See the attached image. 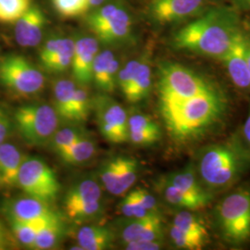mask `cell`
<instances>
[{
    "mask_svg": "<svg viewBox=\"0 0 250 250\" xmlns=\"http://www.w3.org/2000/svg\"><path fill=\"white\" fill-rule=\"evenodd\" d=\"M228 99L222 89L187 99H160L161 115L170 135L188 142L206 135L228 113Z\"/></svg>",
    "mask_w": 250,
    "mask_h": 250,
    "instance_id": "1",
    "label": "cell"
},
{
    "mask_svg": "<svg viewBox=\"0 0 250 250\" xmlns=\"http://www.w3.org/2000/svg\"><path fill=\"white\" fill-rule=\"evenodd\" d=\"M239 24V15L233 8L207 9L179 29L172 36V46L220 60L241 31Z\"/></svg>",
    "mask_w": 250,
    "mask_h": 250,
    "instance_id": "2",
    "label": "cell"
},
{
    "mask_svg": "<svg viewBox=\"0 0 250 250\" xmlns=\"http://www.w3.org/2000/svg\"><path fill=\"white\" fill-rule=\"evenodd\" d=\"M198 178L212 194L233 187L250 170V147L238 136L203 147L195 164Z\"/></svg>",
    "mask_w": 250,
    "mask_h": 250,
    "instance_id": "3",
    "label": "cell"
},
{
    "mask_svg": "<svg viewBox=\"0 0 250 250\" xmlns=\"http://www.w3.org/2000/svg\"><path fill=\"white\" fill-rule=\"evenodd\" d=\"M216 222L224 241L234 247L250 241V187L224 197L215 208Z\"/></svg>",
    "mask_w": 250,
    "mask_h": 250,
    "instance_id": "4",
    "label": "cell"
},
{
    "mask_svg": "<svg viewBox=\"0 0 250 250\" xmlns=\"http://www.w3.org/2000/svg\"><path fill=\"white\" fill-rule=\"evenodd\" d=\"M160 99H187L221 89L212 81L175 62H163L158 70Z\"/></svg>",
    "mask_w": 250,
    "mask_h": 250,
    "instance_id": "5",
    "label": "cell"
},
{
    "mask_svg": "<svg viewBox=\"0 0 250 250\" xmlns=\"http://www.w3.org/2000/svg\"><path fill=\"white\" fill-rule=\"evenodd\" d=\"M13 120L21 138L28 145L44 146L50 143L61 119L52 106L30 103L18 107Z\"/></svg>",
    "mask_w": 250,
    "mask_h": 250,
    "instance_id": "6",
    "label": "cell"
},
{
    "mask_svg": "<svg viewBox=\"0 0 250 250\" xmlns=\"http://www.w3.org/2000/svg\"><path fill=\"white\" fill-rule=\"evenodd\" d=\"M0 83L18 97L39 94L45 86V76L26 58L9 55L0 62Z\"/></svg>",
    "mask_w": 250,
    "mask_h": 250,
    "instance_id": "7",
    "label": "cell"
},
{
    "mask_svg": "<svg viewBox=\"0 0 250 250\" xmlns=\"http://www.w3.org/2000/svg\"><path fill=\"white\" fill-rule=\"evenodd\" d=\"M17 187L27 196L51 203L59 196L61 185L53 169L42 159L25 158L19 171Z\"/></svg>",
    "mask_w": 250,
    "mask_h": 250,
    "instance_id": "8",
    "label": "cell"
},
{
    "mask_svg": "<svg viewBox=\"0 0 250 250\" xmlns=\"http://www.w3.org/2000/svg\"><path fill=\"white\" fill-rule=\"evenodd\" d=\"M99 132L111 144L128 142V116L124 107L106 95L93 99V109Z\"/></svg>",
    "mask_w": 250,
    "mask_h": 250,
    "instance_id": "9",
    "label": "cell"
},
{
    "mask_svg": "<svg viewBox=\"0 0 250 250\" xmlns=\"http://www.w3.org/2000/svg\"><path fill=\"white\" fill-rule=\"evenodd\" d=\"M138 168V161L132 157L111 159L101 170V182L110 194L121 196L133 187L137 179Z\"/></svg>",
    "mask_w": 250,
    "mask_h": 250,
    "instance_id": "10",
    "label": "cell"
},
{
    "mask_svg": "<svg viewBox=\"0 0 250 250\" xmlns=\"http://www.w3.org/2000/svg\"><path fill=\"white\" fill-rule=\"evenodd\" d=\"M205 0H152L149 13L161 24L197 18L205 9Z\"/></svg>",
    "mask_w": 250,
    "mask_h": 250,
    "instance_id": "11",
    "label": "cell"
},
{
    "mask_svg": "<svg viewBox=\"0 0 250 250\" xmlns=\"http://www.w3.org/2000/svg\"><path fill=\"white\" fill-rule=\"evenodd\" d=\"M248 38L241 31L236 35L228 51L220 59L234 85L250 88V70L248 61Z\"/></svg>",
    "mask_w": 250,
    "mask_h": 250,
    "instance_id": "12",
    "label": "cell"
},
{
    "mask_svg": "<svg viewBox=\"0 0 250 250\" xmlns=\"http://www.w3.org/2000/svg\"><path fill=\"white\" fill-rule=\"evenodd\" d=\"M4 211L9 220L24 223L45 222L59 216L48 203L29 196L9 200L5 204Z\"/></svg>",
    "mask_w": 250,
    "mask_h": 250,
    "instance_id": "13",
    "label": "cell"
},
{
    "mask_svg": "<svg viewBox=\"0 0 250 250\" xmlns=\"http://www.w3.org/2000/svg\"><path fill=\"white\" fill-rule=\"evenodd\" d=\"M99 53L97 38L83 36L74 41L72 57V74L79 85H87L93 82V65Z\"/></svg>",
    "mask_w": 250,
    "mask_h": 250,
    "instance_id": "14",
    "label": "cell"
},
{
    "mask_svg": "<svg viewBox=\"0 0 250 250\" xmlns=\"http://www.w3.org/2000/svg\"><path fill=\"white\" fill-rule=\"evenodd\" d=\"M14 23L15 40L21 46L34 47L41 42L46 19L43 10L38 6L32 5Z\"/></svg>",
    "mask_w": 250,
    "mask_h": 250,
    "instance_id": "15",
    "label": "cell"
},
{
    "mask_svg": "<svg viewBox=\"0 0 250 250\" xmlns=\"http://www.w3.org/2000/svg\"><path fill=\"white\" fill-rule=\"evenodd\" d=\"M172 186L178 188L188 197L197 202L201 208L209 205L214 198V194L207 190L198 178L194 163L176 172L170 173L164 179Z\"/></svg>",
    "mask_w": 250,
    "mask_h": 250,
    "instance_id": "16",
    "label": "cell"
},
{
    "mask_svg": "<svg viewBox=\"0 0 250 250\" xmlns=\"http://www.w3.org/2000/svg\"><path fill=\"white\" fill-rule=\"evenodd\" d=\"M92 33L101 42L107 44L123 43L132 38L133 21L126 9L119 7L111 18Z\"/></svg>",
    "mask_w": 250,
    "mask_h": 250,
    "instance_id": "17",
    "label": "cell"
},
{
    "mask_svg": "<svg viewBox=\"0 0 250 250\" xmlns=\"http://www.w3.org/2000/svg\"><path fill=\"white\" fill-rule=\"evenodd\" d=\"M124 243L139 240H163V226L159 213L133 219L122 232Z\"/></svg>",
    "mask_w": 250,
    "mask_h": 250,
    "instance_id": "18",
    "label": "cell"
},
{
    "mask_svg": "<svg viewBox=\"0 0 250 250\" xmlns=\"http://www.w3.org/2000/svg\"><path fill=\"white\" fill-rule=\"evenodd\" d=\"M119 62L110 50L99 52L93 65V82L104 93L113 92L117 85Z\"/></svg>",
    "mask_w": 250,
    "mask_h": 250,
    "instance_id": "19",
    "label": "cell"
},
{
    "mask_svg": "<svg viewBox=\"0 0 250 250\" xmlns=\"http://www.w3.org/2000/svg\"><path fill=\"white\" fill-rule=\"evenodd\" d=\"M25 156L13 144L0 145V180L7 188H16L19 171Z\"/></svg>",
    "mask_w": 250,
    "mask_h": 250,
    "instance_id": "20",
    "label": "cell"
},
{
    "mask_svg": "<svg viewBox=\"0 0 250 250\" xmlns=\"http://www.w3.org/2000/svg\"><path fill=\"white\" fill-rule=\"evenodd\" d=\"M102 197V191L99 183L93 178H86L72 186L64 198V208L99 201Z\"/></svg>",
    "mask_w": 250,
    "mask_h": 250,
    "instance_id": "21",
    "label": "cell"
},
{
    "mask_svg": "<svg viewBox=\"0 0 250 250\" xmlns=\"http://www.w3.org/2000/svg\"><path fill=\"white\" fill-rule=\"evenodd\" d=\"M151 85V66L148 57L146 55L142 57L133 83L130 88L125 93V97L129 102L132 103L142 101L148 97Z\"/></svg>",
    "mask_w": 250,
    "mask_h": 250,
    "instance_id": "22",
    "label": "cell"
},
{
    "mask_svg": "<svg viewBox=\"0 0 250 250\" xmlns=\"http://www.w3.org/2000/svg\"><path fill=\"white\" fill-rule=\"evenodd\" d=\"M76 239L83 250H107L113 241V235L103 226H84L76 234Z\"/></svg>",
    "mask_w": 250,
    "mask_h": 250,
    "instance_id": "23",
    "label": "cell"
},
{
    "mask_svg": "<svg viewBox=\"0 0 250 250\" xmlns=\"http://www.w3.org/2000/svg\"><path fill=\"white\" fill-rule=\"evenodd\" d=\"M76 88L74 82L60 79L53 84V107L61 120L71 123L73 94Z\"/></svg>",
    "mask_w": 250,
    "mask_h": 250,
    "instance_id": "24",
    "label": "cell"
},
{
    "mask_svg": "<svg viewBox=\"0 0 250 250\" xmlns=\"http://www.w3.org/2000/svg\"><path fill=\"white\" fill-rule=\"evenodd\" d=\"M64 225L61 217H56L43 224L37 231L34 250H51L62 240Z\"/></svg>",
    "mask_w": 250,
    "mask_h": 250,
    "instance_id": "25",
    "label": "cell"
},
{
    "mask_svg": "<svg viewBox=\"0 0 250 250\" xmlns=\"http://www.w3.org/2000/svg\"><path fill=\"white\" fill-rule=\"evenodd\" d=\"M96 151L95 141L87 135H84L61 154L60 158L66 164L77 166L90 161Z\"/></svg>",
    "mask_w": 250,
    "mask_h": 250,
    "instance_id": "26",
    "label": "cell"
},
{
    "mask_svg": "<svg viewBox=\"0 0 250 250\" xmlns=\"http://www.w3.org/2000/svg\"><path fill=\"white\" fill-rule=\"evenodd\" d=\"M193 211L194 210L188 209L179 211L173 218L172 225L176 226L177 228L185 232L195 234L197 236L208 240V231L204 220L199 215L194 213Z\"/></svg>",
    "mask_w": 250,
    "mask_h": 250,
    "instance_id": "27",
    "label": "cell"
},
{
    "mask_svg": "<svg viewBox=\"0 0 250 250\" xmlns=\"http://www.w3.org/2000/svg\"><path fill=\"white\" fill-rule=\"evenodd\" d=\"M93 109V99L83 85L76 86L72 104L71 123L78 125L86 122Z\"/></svg>",
    "mask_w": 250,
    "mask_h": 250,
    "instance_id": "28",
    "label": "cell"
},
{
    "mask_svg": "<svg viewBox=\"0 0 250 250\" xmlns=\"http://www.w3.org/2000/svg\"><path fill=\"white\" fill-rule=\"evenodd\" d=\"M84 135H86L85 131L78 126L64 127L56 131L49 145L52 150L60 156Z\"/></svg>",
    "mask_w": 250,
    "mask_h": 250,
    "instance_id": "29",
    "label": "cell"
},
{
    "mask_svg": "<svg viewBox=\"0 0 250 250\" xmlns=\"http://www.w3.org/2000/svg\"><path fill=\"white\" fill-rule=\"evenodd\" d=\"M161 191L165 201L169 205L181 209H188V210H197L201 208V207L194 199L185 195L183 192L179 190L178 188L172 186L166 180H163V183L161 186Z\"/></svg>",
    "mask_w": 250,
    "mask_h": 250,
    "instance_id": "30",
    "label": "cell"
},
{
    "mask_svg": "<svg viewBox=\"0 0 250 250\" xmlns=\"http://www.w3.org/2000/svg\"><path fill=\"white\" fill-rule=\"evenodd\" d=\"M57 217H59V216H57ZM50 220H52V219H50ZM50 220H47L45 222H39V223H24V222H20V221L9 220V224L11 225L12 232L14 233L15 237L17 238V240L21 245L25 246L29 249L34 250L36 233H37L38 229L43 224H45L46 222H48Z\"/></svg>",
    "mask_w": 250,
    "mask_h": 250,
    "instance_id": "31",
    "label": "cell"
},
{
    "mask_svg": "<svg viewBox=\"0 0 250 250\" xmlns=\"http://www.w3.org/2000/svg\"><path fill=\"white\" fill-rule=\"evenodd\" d=\"M32 5V0H0V22L14 23Z\"/></svg>",
    "mask_w": 250,
    "mask_h": 250,
    "instance_id": "32",
    "label": "cell"
},
{
    "mask_svg": "<svg viewBox=\"0 0 250 250\" xmlns=\"http://www.w3.org/2000/svg\"><path fill=\"white\" fill-rule=\"evenodd\" d=\"M170 240L179 250H200L205 248L208 240L185 232L172 225L170 229Z\"/></svg>",
    "mask_w": 250,
    "mask_h": 250,
    "instance_id": "33",
    "label": "cell"
},
{
    "mask_svg": "<svg viewBox=\"0 0 250 250\" xmlns=\"http://www.w3.org/2000/svg\"><path fill=\"white\" fill-rule=\"evenodd\" d=\"M74 51V40L68 38L62 48L51 58L43 67L46 71L53 73H61L67 71L72 65Z\"/></svg>",
    "mask_w": 250,
    "mask_h": 250,
    "instance_id": "34",
    "label": "cell"
},
{
    "mask_svg": "<svg viewBox=\"0 0 250 250\" xmlns=\"http://www.w3.org/2000/svg\"><path fill=\"white\" fill-rule=\"evenodd\" d=\"M102 210V202L101 200L89 202L85 204L76 206L66 209V213L68 217L75 222H86L101 212Z\"/></svg>",
    "mask_w": 250,
    "mask_h": 250,
    "instance_id": "35",
    "label": "cell"
},
{
    "mask_svg": "<svg viewBox=\"0 0 250 250\" xmlns=\"http://www.w3.org/2000/svg\"><path fill=\"white\" fill-rule=\"evenodd\" d=\"M52 2L56 10L67 18L80 16L89 9L87 0H52Z\"/></svg>",
    "mask_w": 250,
    "mask_h": 250,
    "instance_id": "36",
    "label": "cell"
},
{
    "mask_svg": "<svg viewBox=\"0 0 250 250\" xmlns=\"http://www.w3.org/2000/svg\"><path fill=\"white\" fill-rule=\"evenodd\" d=\"M120 210L125 217L130 219L144 218L153 213L146 209L143 206L140 204V202L132 194V192H130L121 202Z\"/></svg>",
    "mask_w": 250,
    "mask_h": 250,
    "instance_id": "37",
    "label": "cell"
},
{
    "mask_svg": "<svg viewBox=\"0 0 250 250\" xmlns=\"http://www.w3.org/2000/svg\"><path fill=\"white\" fill-rule=\"evenodd\" d=\"M161 132V127L151 117L143 113H134L128 117V132Z\"/></svg>",
    "mask_w": 250,
    "mask_h": 250,
    "instance_id": "38",
    "label": "cell"
},
{
    "mask_svg": "<svg viewBox=\"0 0 250 250\" xmlns=\"http://www.w3.org/2000/svg\"><path fill=\"white\" fill-rule=\"evenodd\" d=\"M141 59L142 57L130 61L123 69L119 71L117 85L120 87V89L124 93V95L130 88L133 83L135 73L137 72L139 64L141 62Z\"/></svg>",
    "mask_w": 250,
    "mask_h": 250,
    "instance_id": "39",
    "label": "cell"
},
{
    "mask_svg": "<svg viewBox=\"0 0 250 250\" xmlns=\"http://www.w3.org/2000/svg\"><path fill=\"white\" fill-rule=\"evenodd\" d=\"M67 39L66 37H53L45 41L39 53V60L43 66L62 48Z\"/></svg>",
    "mask_w": 250,
    "mask_h": 250,
    "instance_id": "40",
    "label": "cell"
},
{
    "mask_svg": "<svg viewBox=\"0 0 250 250\" xmlns=\"http://www.w3.org/2000/svg\"><path fill=\"white\" fill-rule=\"evenodd\" d=\"M161 132H138L130 131L128 132V141L135 146H147L160 141Z\"/></svg>",
    "mask_w": 250,
    "mask_h": 250,
    "instance_id": "41",
    "label": "cell"
},
{
    "mask_svg": "<svg viewBox=\"0 0 250 250\" xmlns=\"http://www.w3.org/2000/svg\"><path fill=\"white\" fill-rule=\"evenodd\" d=\"M132 194L136 199L140 202V204L143 206L146 209L153 213H159V208L158 202L156 198L152 196L147 190L143 188H136L132 191Z\"/></svg>",
    "mask_w": 250,
    "mask_h": 250,
    "instance_id": "42",
    "label": "cell"
},
{
    "mask_svg": "<svg viewBox=\"0 0 250 250\" xmlns=\"http://www.w3.org/2000/svg\"><path fill=\"white\" fill-rule=\"evenodd\" d=\"M12 121L6 108L0 106V145L6 142L11 132Z\"/></svg>",
    "mask_w": 250,
    "mask_h": 250,
    "instance_id": "43",
    "label": "cell"
},
{
    "mask_svg": "<svg viewBox=\"0 0 250 250\" xmlns=\"http://www.w3.org/2000/svg\"><path fill=\"white\" fill-rule=\"evenodd\" d=\"M163 240H139L125 243V250H159L163 246Z\"/></svg>",
    "mask_w": 250,
    "mask_h": 250,
    "instance_id": "44",
    "label": "cell"
},
{
    "mask_svg": "<svg viewBox=\"0 0 250 250\" xmlns=\"http://www.w3.org/2000/svg\"><path fill=\"white\" fill-rule=\"evenodd\" d=\"M243 140L250 147V107L249 115L243 127Z\"/></svg>",
    "mask_w": 250,
    "mask_h": 250,
    "instance_id": "45",
    "label": "cell"
},
{
    "mask_svg": "<svg viewBox=\"0 0 250 250\" xmlns=\"http://www.w3.org/2000/svg\"><path fill=\"white\" fill-rule=\"evenodd\" d=\"M5 245H6V235H5L2 224H0V250L4 249Z\"/></svg>",
    "mask_w": 250,
    "mask_h": 250,
    "instance_id": "46",
    "label": "cell"
},
{
    "mask_svg": "<svg viewBox=\"0 0 250 250\" xmlns=\"http://www.w3.org/2000/svg\"><path fill=\"white\" fill-rule=\"evenodd\" d=\"M235 2L242 9H250V0H235Z\"/></svg>",
    "mask_w": 250,
    "mask_h": 250,
    "instance_id": "47",
    "label": "cell"
},
{
    "mask_svg": "<svg viewBox=\"0 0 250 250\" xmlns=\"http://www.w3.org/2000/svg\"><path fill=\"white\" fill-rule=\"evenodd\" d=\"M104 2V0H87V4H88V8H95L98 7L99 5H101Z\"/></svg>",
    "mask_w": 250,
    "mask_h": 250,
    "instance_id": "48",
    "label": "cell"
},
{
    "mask_svg": "<svg viewBox=\"0 0 250 250\" xmlns=\"http://www.w3.org/2000/svg\"><path fill=\"white\" fill-rule=\"evenodd\" d=\"M248 61H249V66L250 70V40H248Z\"/></svg>",
    "mask_w": 250,
    "mask_h": 250,
    "instance_id": "49",
    "label": "cell"
},
{
    "mask_svg": "<svg viewBox=\"0 0 250 250\" xmlns=\"http://www.w3.org/2000/svg\"><path fill=\"white\" fill-rule=\"evenodd\" d=\"M0 186H2V185H1V180H0Z\"/></svg>",
    "mask_w": 250,
    "mask_h": 250,
    "instance_id": "50",
    "label": "cell"
}]
</instances>
